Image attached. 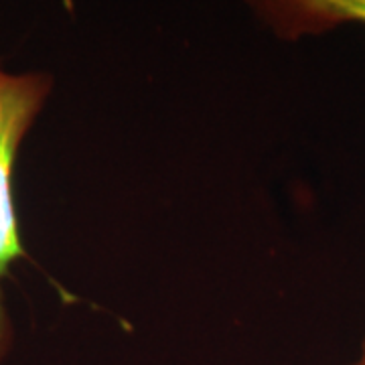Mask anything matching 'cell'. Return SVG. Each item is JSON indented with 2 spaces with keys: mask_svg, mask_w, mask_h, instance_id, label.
<instances>
[{
  "mask_svg": "<svg viewBox=\"0 0 365 365\" xmlns=\"http://www.w3.org/2000/svg\"><path fill=\"white\" fill-rule=\"evenodd\" d=\"M55 79L47 71H9L0 63V365L13 351L14 327L4 300V280L16 260L26 258L14 205V167L31 128L51 98Z\"/></svg>",
  "mask_w": 365,
  "mask_h": 365,
  "instance_id": "6da1fadb",
  "label": "cell"
},
{
  "mask_svg": "<svg viewBox=\"0 0 365 365\" xmlns=\"http://www.w3.org/2000/svg\"><path fill=\"white\" fill-rule=\"evenodd\" d=\"M254 14L284 41L323 35L343 25H365V0H268Z\"/></svg>",
  "mask_w": 365,
  "mask_h": 365,
  "instance_id": "7a4b0ae2",
  "label": "cell"
},
{
  "mask_svg": "<svg viewBox=\"0 0 365 365\" xmlns=\"http://www.w3.org/2000/svg\"><path fill=\"white\" fill-rule=\"evenodd\" d=\"M347 365H365V337L364 341H361V347H359V355H357V359Z\"/></svg>",
  "mask_w": 365,
  "mask_h": 365,
  "instance_id": "3957f363",
  "label": "cell"
}]
</instances>
